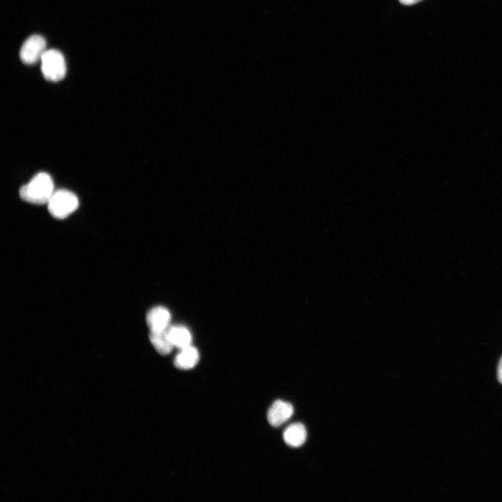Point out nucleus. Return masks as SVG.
I'll use <instances>...</instances> for the list:
<instances>
[{
  "instance_id": "nucleus-1",
  "label": "nucleus",
  "mask_w": 502,
  "mask_h": 502,
  "mask_svg": "<svg viewBox=\"0 0 502 502\" xmlns=\"http://www.w3.org/2000/svg\"><path fill=\"white\" fill-rule=\"evenodd\" d=\"M54 181L46 172L35 175L20 189V197L24 201L36 205L47 204L54 192Z\"/></svg>"
},
{
  "instance_id": "nucleus-2",
  "label": "nucleus",
  "mask_w": 502,
  "mask_h": 502,
  "mask_svg": "<svg viewBox=\"0 0 502 502\" xmlns=\"http://www.w3.org/2000/svg\"><path fill=\"white\" fill-rule=\"evenodd\" d=\"M50 214L56 219H64L75 211L79 199L75 194L68 190H55L47 204Z\"/></svg>"
},
{
  "instance_id": "nucleus-3",
  "label": "nucleus",
  "mask_w": 502,
  "mask_h": 502,
  "mask_svg": "<svg viewBox=\"0 0 502 502\" xmlns=\"http://www.w3.org/2000/svg\"><path fill=\"white\" fill-rule=\"evenodd\" d=\"M41 71L51 82L61 80L66 73V64L62 54L56 50H46L41 59Z\"/></svg>"
},
{
  "instance_id": "nucleus-4",
  "label": "nucleus",
  "mask_w": 502,
  "mask_h": 502,
  "mask_svg": "<svg viewBox=\"0 0 502 502\" xmlns=\"http://www.w3.org/2000/svg\"><path fill=\"white\" fill-rule=\"evenodd\" d=\"M46 52V41L40 35H33L28 38L23 43L20 56L23 63L31 65L41 60Z\"/></svg>"
},
{
  "instance_id": "nucleus-5",
  "label": "nucleus",
  "mask_w": 502,
  "mask_h": 502,
  "mask_svg": "<svg viewBox=\"0 0 502 502\" xmlns=\"http://www.w3.org/2000/svg\"><path fill=\"white\" fill-rule=\"evenodd\" d=\"M172 316L170 312L163 306L151 308L146 314V324L150 333L166 330L170 326Z\"/></svg>"
},
{
  "instance_id": "nucleus-6",
  "label": "nucleus",
  "mask_w": 502,
  "mask_h": 502,
  "mask_svg": "<svg viewBox=\"0 0 502 502\" xmlns=\"http://www.w3.org/2000/svg\"><path fill=\"white\" fill-rule=\"evenodd\" d=\"M294 411L291 404L278 400L270 406L267 413V420L271 426L277 427L289 420L294 414Z\"/></svg>"
},
{
  "instance_id": "nucleus-7",
  "label": "nucleus",
  "mask_w": 502,
  "mask_h": 502,
  "mask_svg": "<svg viewBox=\"0 0 502 502\" xmlns=\"http://www.w3.org/2000/svg\"><path fill=\"white\" fill-rule=\"evenodd\" d=\"M199 360L198 350L190 345L179 349L174 360V364L179 370H190L195 367Z\"/></svg>"
},
{
  "instance_id": "nucleus-8",
  "label": "nucleus",
  "mask_w": 502,
  "mask_h": 502,
  "mask_svg": "<svg viewBox=\"0 0 502 502\" xmlns=\"http://www.w3.org/2000/svg\"><path fill=\"white\" fill-rule=\"evenodd\" d=\"M167 334L174 347L181 349L192 345V334L184 326H170L167 329Z\"/></svg>"
},
{
  "instance_id": "nucleus-9",
  "label": "nucleus",
  "mask_w": 502,
  "mask_h": 502,
  "mask_svg": "<svg viewBox=\"0 0 502 502\" xmlns=\"http://www.w3.org/2000/svg\"><path fill=\"white\" fill-rule=\"evenodd\" d=\"M307 431L301 423H293L289 425L283 432V439L290 447L301 446L306 441Z\"/></svg>"
},
{
  "instance_id": "nucleus-10",
  "label": "nucleus",
  "mask_w": 502,
  "mask_h": 502,
  "mask_svg": "<svg viewBox=\"0 0 502 502\" xmlns=\"http://www.w3.org/2000/svg\"><path fill=\"white\" fill-rule=\"evenodd\" d=\"M149 339L153 347L161 355L170 353L174 348L167 336V330L162 332L150 333Z\"/></svg>"
},
{
  "instance_id": "nucleus-11",
  "label": "nucleus",
  "mask_w": 502,
  "mask_h": 502,
  "mask_svg": "<svg viewBox=\"0 0 502 502\" xmlns=\"http://www.w3.org/2000/svg\"><path fill=\"white\" fill-rule=\"evenodd\" d=\"M497 376L499 382L502 383V358L498 365Z\"/></svg>"
},
{
  "instance_id": "nucleus-12",
  "label": "nucleus",
  "mask_w": 502,
  "mask_h": 502,
  "mask_svg": "<svg viewBox=\"0 0 502 502\" xmlns=\"http://www.w3.org/2000/svg\"><path fill=\"white\" fill-rule=\"evenodd\" d=\"M420 1H422V0H399V1L401 3H402L404 5H406V6L417 3L418 2Z\"/></svg>"
}]
</instances>
